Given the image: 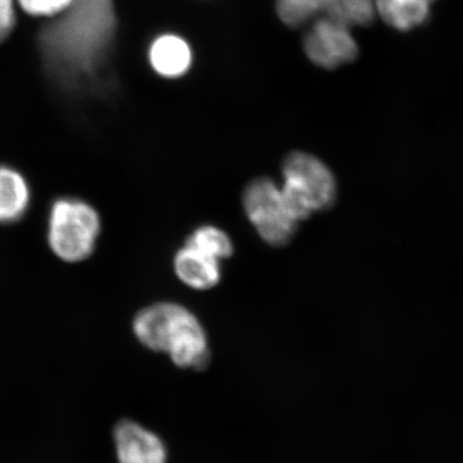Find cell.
I'll list each match as a JSON object with an SVG mask.
<instances>
[{
  "label": "cell",
  "mask_w": 463,
  "mask_h": 463,
  "mask_svg": "<svg viewBox=\"0 0 463 463\" xmlns=\"http://www.w3.org/2000/svg\"><path fill=\"white\" fill-rule=\"evenodd\" d=\"M242 209L259 239L269 248L281 249L291 243L300 223L289 212L281 185L269 176H258L242 192Z\"/></svg>",
  "instance_id": "5"
},
{
  "label": "cell",
  "mask_w": 463,
  "mask_h": 463,
  "mask_svg": "<svg viewBox=\"0 0 463 463\" xmlns=\"http://www.w3.org/2000/svg\"><path fill=\"white\" fill-rule=\"evenodd\" d=\"M102 221L96 207L83 199L58 197L47 215V241L51 251L66 263H80L93 255Z\"/></svg>",
  "instance_id": "4"
},
{
  "label": "cell",
  "mask_w": 463,
  "mask_h": 463,
  "mask_svg": "<svg viewBox=\"0 0 463 463\" xmlns=\"http://www.w3.org/2000/svg\"><path fill=\"white\" fill-rule=\"evenodd\" d=\"M133 334L148 350L169 355L176 367L203 371L212 361L205 326L190 307L175 301H157L139 310Z\"/></svg>",
  "instance_id": "1"
},
{
  "label": "cell",
  "mask_w": 463,
  "mask_h": 463,
  "mask_svg": "<svg viewBox=\"0 0 463 463\" xmlns=\"http://www.w3.org/2000/svg\"><path fill=\"white\" fill-rule=\"evenodd\" d=\"M304 51L313 63L326 70L353 62L358 45L349 26L331 17L319 18L304 39Z\"/></svg>",
  "instance_id": "6"
},
{
  "label": "cell",
  "mask_w": 463,
  "mask_h": 463,
  "mask_svg": "<svg viewBox=\"0 0 463 463\" xmlns=\"http://www.w3.org/2000/svg\"><path fill=\"white\" fill-rule=\"evenodd\" d=\"M321 12L322 0H277V14L289 27L306 25Z\"/></svg>",
  "instance_id": "14"
},
{
  "label": "cell",
  "mask_w": 463,
  "mask_h": 463,
  "mask_svg": "<svg viewBox=\"0 0 463 463\" xmlns=\"http://www.w3.org/2000/svg\"><path fill=\"white\" fill-rule=\"evenodd\" d=\"M281 191L289 212L301 223L336 203L339 184L331 167L309 152H289L281 165Z\"/></svg>",
  "instance_id": "3"
},
{
  "label": "cell",
  "mask_w": 463,
  "mask_h": 463,
  "mask_svg": "<svg viewBox=\"0 0 463 463\" xmlns=\"http://www.w3.org/2000/svg\"><path fill=\"white\" fill-rule=\"evenodd\" d=\"M44 33L45 50L67 69L90 70L106 51L115 29L112 0H74Z\"/></svg>",
  "instance_id": "2"
},
{
  "label": "cell",
  "mask_w": 463,
  "mask_h": 463,
  "mask_svg": "<svg viewBox=\"0 0 463 463\" xmlns=\"http://www.w3.org/2000/svg\"><path fill=\"white\" fill-rule=\"evenodd\" d=\"M14 25V11L12 0H0V42L7 38Z\"/></svg>",
  "instance_id": "16"
},
{
  "label": "cell",
  "mask_w": 463,
  "mask_h": 463,
  "mask_svg": "<svg viewBox=\"0 0 463 463\" xmlns=\"http://www.w3.org/2000/svg\"><path fill=\"white\" fill-rule=\"evenodd\" d=\"M33 191L20 170L0 164V225L16 224L32 206Z\"/></svg>",
  "instance_id": "9"
},
{
  "label": "cell",
  "mask_w": 463,
  "mask_h": 463,
  "mask_svg": "<svg viewBox=\"0 0 463 463\" xmlns=\"http://www.w3.org/2000/svg\"><path fill=\"white\" fill-rule=\"evenodd\" d=\"M149 62L157 74L165 78H178L190 69V47L182 38L172 33L160 36L149 48Z\"/></svg>",
  "instance_id": "10"
},
{
  "label": "cell",
  "mask_w": 463,
  "mask_h": 463,
  "mask_svg": "<svg viewBox=\"0 0 463 463\" xmlns=\"http://www.w3.org/2000/svg\"><path fill=\"white\" fill-rule=\"evenodd\" d=\"M184 245L200 250L209 257L223 261L233 257L234 242L230 234L214 224L197 225L185 237Z\"/></svg>",
  "instance_id": "12"
},
{
  "label": "cell",
  "mask_w": 463,
  "mask_h": 463,
  "mask_svg": "<svg viewBox=\"0 0 463 463\" xmlns=\"http://www.w3.org/2000/svg\"><path fill=\"white\" fill-rule=\"evenodd\" d=\"M173 269L183 285L196 291H209L218 288L223 279V265L221 260L188 245L176 250L173 257Z\"/></svg>",
  "instance_id": "8"
},
{
  "label": "cell",
  "mask_w": 463,
  "mask_h": 463,
  "mask_svg": "<svg viewBox=\"0 0 463 463\" xmlns=\"http://www.w3.org/2000/svg\"><path fill=\"white\" fill-rule=\"evenodd\" d=\"M74 0H20L21 5L32 14H53L71 5Z\"/></svg>",
  "instance_id": "15"
},
{
  "label": "cell",
  "mask_w": 463,
  "mask_h": 463,
  "mask_svg": "<svg viewBox=\"0 0 463 463\" xmlns=\"http://www.w3.org/2000/svg\"><path fill=\"white\" fill-rule=\"evenodd\" d=\"M323 12L347 26L370 25L376 14L374 0H322Z\"/></svg>",
  "instance_id": "13"
},
{
  "label": "cell",
  "mask_w": 463,
  "mask_h": 463,
  "mask_svg": "<svg viewBox=\"0 0 463 463\" xmlns=\"http://www.w3.org/2000/svg\"><path fill=\"white\" fill-rule=\"evenodd\" d=\"M434 0H374L376 14L399 32L421 26L430 14Z\"/></svg>",
  "instance_id": "11"
},
{
  "label": "cell",
  "mask_w": 463,
  "mask_h": 463,
  "mask_svg": "<svg viewBox=\"0 0 463 463\" xmlns=\"http://www.w3.org/2000/svg\"><path fill=\"white\" fill-rule=\"evenodd\" d=\"M118 463H166V448L155 432L124 420L114 431Z\"/></svg>",
  "instance_id": "7"
}]
</instances>
